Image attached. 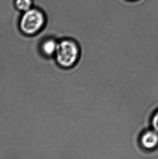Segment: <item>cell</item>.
Here are the masks:
<instances>
[{"mask_svg": "<svg viewBox=\"0 0 158 159\" xmlns=\"http://www.w3.org/2000/svg\"><path fill=\"white\" fill-rule=\"evenodd\" d=\"M33 0H14V6L17 11L24 13L32 8Z\"/></svg>", "mask_w": 158, "mask_h": 159, "instance_id": "5", "label": "cell"}, {"mask_svg": "<svg viewBox=\"0 0 158 159\" xmlns=\"http://www.w3.org/2000/svg\"><path fill=\"white\" fill-rule=\"evenodd\" d=\"M140 146L146 151H153L158 147V133L154 129H147L139 138Z\"/></svg>", "mask_w": 158, "mask_h": 159, "instance_id": "3", "label": "cell"}, {"mask_svg": "<svg viewBox=\"0 0 158 159\" xmlns=\"http://www.w3.org/2000/svg\"><path fill=\"white\" fill-rule=\"evenodd\" d=\"M150 123L153 129L158 133V110L155 111L150 120Z\"/></svg>", "mask_w": 158, "mask_h": 159, "instance_id": "6", "label": "cell"}, {"mask_svg": "<svg viewBox=\"0 0 158 159\" xmlns=\"http://www.w3.org/2000/svg\"><path fill=\"white\" fill-rule=\"evenodd\" d=\"M81 56L79 43L69 38L59 40L54 60L58 66L63 69H73L78 64Z\"/></svg>", "mask_w": 158, "mask_h": 159, "instance_id": "1", "label": "cell"}, {"mask_svg": "<svg viewBox=\"0 0 158 159\" xmlns=\"http://www.w3.org/2000/svg\"><path fill=\"white\" fill-rule=\"evenodd\" d=\"M59 40L52 37L43 38L39 43V52L46 59H54L58 48Z\"/></svg>", "mask_w": 158, "mask_h": 159, "instance_id": "4", "label": "cell"}, {"mask_svg": "<svg viewBox=\"0 0 158 159\" xmlns=\"http://www.w3.org/2000/svg\"><path fill=\"white\" fill-rule=\"evenodd\" d=\"M46 16L40 9L33 7L24 12L19 21L20 30L27 36L38 34L45 28Z\"/></svg>", "mask_w": 158, "mask_h": 159, "instance_id": "2", "label": "cell"}]
</instances>
